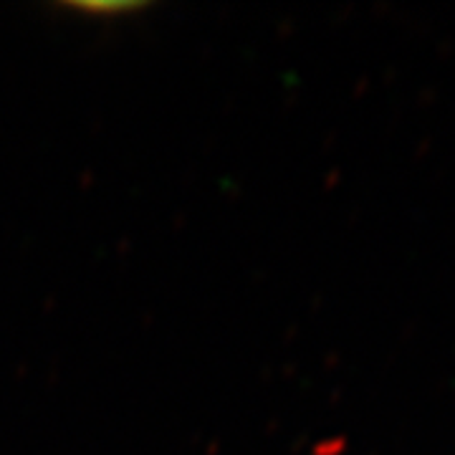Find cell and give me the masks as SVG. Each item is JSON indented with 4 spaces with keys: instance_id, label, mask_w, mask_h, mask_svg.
<instances>
[{
    "instance_id": "1",
    "label": "cell",
    "mask_w": 455,
    "mask_h": 455,
    "mask_svg": "<svg viewBox=\"0 0 455 455\" xmlns=\"http://www.w3.org/2000/svg\"><path fill=\"white\" fill-rule=\"evenodd\" d=\"M74 8L86 13H127L137 8V3H76Z\"/></svg>"
}]
</instances>
